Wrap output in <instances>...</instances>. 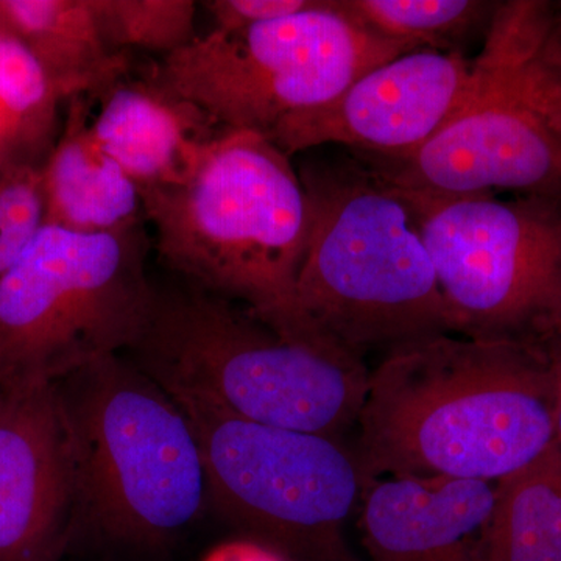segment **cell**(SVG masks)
<instances>
[{
    "instance_id": "cell-1",
    "label": "cell",
    "mask_w": 561,
    "mask_h": 561,
    "mask_svg": "<svg viewBox=\"0 0 561 561\" xmlns=\"http://www.w3.org/2000/svg\"><path fill=\"white\" fill-rule=\"evenodd\" d=\"M557 382L541 350L435 334L370 371L357 457L381 476L500 482L556 445Z\"/></svg>"
},
{
    "instance_id": "cell-2",
    "label": "cell",
    "mask_w": 561,
    "mask_h": 561,
    "mask_svg": "<svg viewBox=\"0 0 561 561\" xmlns=\"http://www.w3.org/2000/svg\"><path fill=\"white\" fill-rule=\"evenodd\" d=\"M125 356L171 394L335 438L359 420L370 379L364 357L332 339L284 334L179 276L153 283L146 327Z\"/></svg>"
},
{
    "instance_id": "cell-3",
    "label": "cell",
    "mask_w": 561,
    "mask_h": 561,
    "mask_svg": "<svg viewBox=\"0 0 561 561\" xmlns=\"http://www.w3.org/2000/svg\"><path fill=\"white\" fill-rule=\"evenodd\" d=\"M140 197L173 276L241 302L284 334L324 335L297 308L308 197L289 154L267 136L227 130L186 180Z\"/></svg>"
},
{
    "instance_id": "cell-4",
    "label": "cell",
    "mask_w": 561,
    "mask_h": 561,
    "mask_svg": "<svg viewBox=\"0 0 561 561\" xmlns=\"http://www.w3.org/2000/svg\"><path fill=\"white\" fill-rule=\"evenodd\" d=\"M309 236L297 280L306 323L364 356L451 334L437 273L400 191L356 154L302 165Z\"/></svg>"
},
{
    "instance_id": "cell-5",
    "label": "cell",
    "mask_w": 561,
    "mask_h": 561,
    "mask_svg": "<svg viewBox=\"0 0 561 561\" xmlns=\"http://www.w3.org/2000/svg\"><path fill=\"white\" fill-rule=\"evenodd\" d=\"M357 158L402 190L561 202L559 2H500L445 127L401 160Z\"/></svg>"
},
{
    "instance_id": "cell-6",
    "label": "cell",
    "mask_w": 561,
    "mask_h": 561,
    "mask_svg": "<svg viewBox=\"0 0 561 561\" xmlns=\"http://www.w3.org/2000/svg\"><path fill=\"white\" fill-rule=\"evenodd\" d=\"M76 486L73 540L161 545L203 511L208 483L179 402L124 354L55 381Z\"/></svg>"
},
{
    "instance_id": "cell-7",
    "label": "cell",
    "mask_w": 561,
    "mask_h": 561,
    "mask_svg": "<svg viewBox=\"0 0 561 561\" xmlns=\"http://www.w3.org/2000/svg\"><path fill=\"white\" fill-rule=\"evenodd\" d=\"M144 224L41 230L0 276V383L58 381L135 345L153 297Z\"/></svg>"
},
{
    "instance_id": "cell-8",
    "label": "cell",
    "mask_w": 561,
    "mask_h": 561,
    "mask_svg": "<svg viewBox=\"0 0 561 561\" xmlns=\"http://www.w3.org/2000/svg\"><path fill=\"white\" fill-rule=\"evenodd\" d=\"M394 187L430 251L451 334L545 353L561 337V202Z\"/></svg>"
},
{
    "instance_id": "cell-9",
    "label": "cell",
    "mask_w": 561,
    "mask_h": 561,
    "mask_svg": "<svg viewBox=\"0 0 561 561\" xmlns=\"http://www.w3.org/2000/svg\"><path fill=\"white\" fill-rule=\"evenodd\" d=\"M405 54L354 24L335 0H319L284 20L197 36L162 57L154 73L224 130L268 136L290 114L331 101Z\"/></svg>"
},
{
    "instance_id": "cell-10",
    "label": "cell",
    "mask_w": 561,
    "mask_h": 561,
    "mask_svg": "<svg viewBox=\"0 0 561 561\" xmlns=\"http://www.w3.org/2000/svg\"><path fill=\"white\" fill-rule=\"evenodd\" d=\"M201 448L208 494L239 526L320 561H354L343 526L370 478L335 437L284 430L171 394Z\"/></svg>"
},
{
    "instance_id": "cell-11",
    "label": "cell",
    "mask_w": 561,
    "mask_h": 561,
    "mask_svg": "<svg viewBox=\"0 0 561 561\" xmlns=\"http://www.w3.org/2000/svg\"><path fill=\"white\" fill-rule=\"evenodd\" d=\"M470 73L463 54L411 51L368 70L331 101L290 114L267 138L289 157L334 144L357 157L401 160L445 127Z\"/></svg>"
},
{
    "instance_id": "cell-12",
    "label": "cell",
    "mask_w": 561,
    "mask_h": 561,
    "mask_svg": "<svg viewBox=\"0 0 561 561\" xmlns=\"http://www.w3.org/2000/svg\"><path fill=\"white\" fill-rule=\"evenodd\" d=\"M73 531L72 453L57 386L0 383V561H58Z\"/></svg>"
},
{
    "instance_id": "cell-13",
    "label": "cell",
    "mask_w": 561,
    "mask_h": 561,
    "mask_svg": "<svg viewBox=\"0 0 561 561\" xmlns=\"http://www.w3.org/2000/svg\"><path fill=\"white\" fill-rule=\"evenodd\" d=\"M496 482L386 476L362 497L365 548L375 561H483Z\"/></svg>"
},
{
    "instance_id": "cell-14",
    "label": "cell",
    "mask_w": 561,
    "mask_h": 561,
    "mask_svg": "<svg viewBox=\"0 0 561 561\" xmlns=\"http://www.w3.org/2000/svg\"><path fill=\"white\" fill-rule=\"evenodd\" d=\"M91 131L139 191L173 186L187 179L220 128L205 111L161 83L157 73H125L103 92Z\"/></svg>"
},
{
    "instance_id": "cell-15",
    "label": "cell",
    "mask_w": 561,
    "mask_h": 561,
    "mask_svg": "<svg viewBox=\"0 0 561 561\" xmlns=\"http://www.w3.org/2000/svg\"><path fill=\"white\" fill-rule=\"evenodd\" d=\"M87 99H70L60 139L43 165L46 225L99 234L139 224L146 214L138 184L92 135Z\"/></svg>"
},
{
    "instance_id": "cell-16",
    "label": "cell",
    "mask_w": 561,
    "mask_h": 561,
    "mask_svg": "<svg viewBox=\"0 0 561 561\" xmlns=\"http://www.w3.org/2000/svg\"><path fill=\"white\" fill-rule=\"evenodd\" d=\"M0 18L32 47L62 101L101 99L130 72L131 54L108 49L90 0H0Z\"/></svg>"
},
{
    "instance_id": "cell-17",
    "label": "cell",
    "mask_w": 561,
    "mask_h": 561,
    "mask_svg": "<svg viewBox=\"0 0 561 561\" xmlns=\"http://www.w3.org/2000/svg\"><path fill=\"white\" fill-rule=\"evenodd\" d=\"M483 561H561V448L496 482Z\"/></svg>"
},
{
    "instance_id": "cell-18",
    "label": "cell",
    "mask_w": 561,
    "mask_h": 561,
    "mask_svg": "<svg viewBox=\"0 0 561 561\" xmlns=\"http://www.w3.org/2000/svg\"><path fill=\"white\" fill-rule=\"evenodd\" d=\"M360 28L409 51H456L485 36L500 2L485 0H335Z\"/></svg>"
},
{
    "instance_id": "cell-19",
    "label": "cell",
    "mask_w": 561,
    "mask_h": 561,
    "mask_svg": "<svg viewBox=\"0 0 561 561\" xmlns=\"http://www.w3.org/2000/svg\"><path fill=\"white\" fill-rule=\"evenodd\" d=\"M60 92L32 47L0 18V128L9 147L39 150L50 138Z\"/></svg>"
},
{
    "instance_id": "cell-20",
    "label": "cell",
    "mask_w": 561,
    "mask_h": 561,
    "mask_svg": "<svg viewBox=\"0 0 561 561\" xmlns=\"http://www.w3.org/2000/svg\"><path fill=\"white\" fill-rule=\"evenodd\" d=\"M106 46L114 54L151 51L162 57L197 38L194 0H90Z\"/></svg>"
},
{
    "instance_id": "cell-21",
    "label": "cell",
    "mask_w": 561,
    "mask_h": 561,
    "mask_svg": "<svg viewBox=\"0 0 561 561\" xmlns=\"http://www.w3.org/2000/svg\"><path fill=\"white\" fill-rule=\"evenodd\" d=\"M43 168L33 161L0 160V276L46 227Z\"/></svg>"
},
{
    "instance_id": "cell-22",
    "label": "cell",
    "mask_w": 561,
    "mask_h": 561,
    "mask_svg": "<svg viewBox=\"0 0 561 561\" xmlns=\"http://www.w3.org/2000/svg\"><path fill=\"white\" fill-rule=\"evenodd\" d=\"M319 0H206L214 31L230 32L279 21L312 9Z\"/></svg>"
},
{
    "instance_id": "cell-23",
    "label": "cell",
    "mask_w": 561,
    "mask_h": 561,
    "mask_svg": "<svg viewBox=\"0 0 561 561\" xmlns=\"http://www.w3.org/2000/svg\"><path fill=\"white\" fill-rule=\"evenodd\" d=\"M202 561H287L272 546L253 540L221 542Z\"/></svg>"
},
{
    "instance_id": "cell-24",
    "label": "cell",
    "mask_w": 561,
    "mask_h": 561,
    "mask_svg": "<svg viewBox=\"0 0 561 561\" xmlns=\"http://www.w3.org/2000/svg\"><path fill=\"white\" fill-rule=\"evenodd\" d=\"M549 360H551L553 373H556L557 382V402H556V442L561 448V337L552 342L546 350Z\"/></svg>"
},
{
    "instance_id": "cell-25",
    "label": "cell",
    "mask_w": 561,
    "mask_h": 561,
    "mask_svg": "<svg viewBox=\"0 0 561 561\" xmlns=\"http://www.w3.org/2000/svg\"><path fill=\"white\" fill-rule=\"evenodd\" d=\"M3 158V147H2V128H0V160Z\"/></svg>"
},
{
    "instance_id": "cell-26",
    "label": "cell",
    "mask_w": 561,
    "mask_h": 561,
    "mask_svg": "<svg viewBox=\"0 0 561 561\" xmlns=\"http://www.w3.org/2000/svg\"><path fill=\"white\" fill-rule=\"evenodd\" d=\"M560 9H561V2H559Z\"/></svg>"
}]
</instances>
